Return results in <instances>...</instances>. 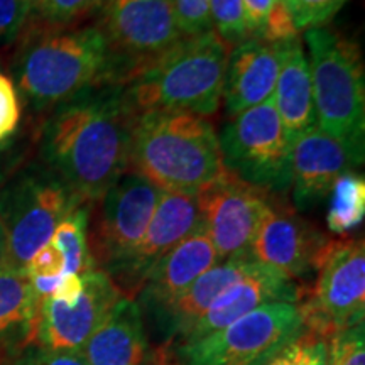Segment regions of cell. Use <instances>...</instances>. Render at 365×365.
I'll use <instances>...</instances> for the list:
<instances>
[{
    "label": "cell",
    "instance_id": "1",
    "mask_svg": "<svg viewBox=\"0 0 365 365\" xmlns=\"http://www.w3.org/2000/svg\"><path fill=\"white\" fill-rule=\"evenodd\" d=\"M135 118L124 85H90L51 108L41 127L39 161L85 203H97L129 170Z\"/></svg>",
    "mask_w": 365,
    "mask_h": 365
},
{
    "label": "cell",
    "instance_id": "2",
    "mask_svg": "<svg viewBox=\"0 0 365 365\" xmlns=\"http://www.w3.org/2000/svg\"><path fill=\"white\" fill-rule=\"evenodd\" d=\"M108 48L98 26L27 27L12 61L14 80L36 110H51L90 85L107 80Z\"/></svg>",
    "mask_w": 365,
    "mask_h": 365
},
{
    "label": "cell",
    "instance_id": "3",
    "mask_svg": "<svg viewBox=\"0 0 365 365\" xmlns=\"http://www.w3.org/2000/svg\"><path fill=\"white\" fill-rule=\"evenodd\" d=\"M129 170L170 193L198 195L225 171L218 134L190 112H145L132 130Z\"/></svg>",
    "mask_w": 365,
    "mask_h": 365
},
{
    "label": "cell",
    "instance_id": "4",
    "mask_svg": "<svg viewBox=\"0 0 365 365\" xmlns=\"http://www.w3.org/2000/svg\"><path fill=\"white\" fill-rule=\"evenodd\" d=\"M230 44L215 31L188 36L124 85L137 115L190 112L212 115L222 102Z\"/></svg>",
    "mask_w": 365,
    "mask_h": 365
},
{
    "label": "cell",
    "instance_id": "5",
    "mask_svg": "<svg viewBox=\"0 0 365 365\" xmlns=\"http://www.w3.org/2000/svg\"><path fill=\"white\" fill-rule=\"evenodd\" d=\"M317 125L352 148L365 149V73L355 41L327 26L307 31Z\"/></svg>",
    "mask_w": 365,
    "mask_h": 365
},
{
    "label": "cell",
    "instance_id": "6",
    "mask_svg": "<svg viewBox=\"0 0 365 365\" xmlns=\"http://www.w3.org/2000/svg\"><path fill=\"white\" fill-rule=\"evenodd\" d=\"M86 205L41 161L0 181V220L7 232V266L24 271L29 259L51 240L56 227Z\"/></svg>",
    "mask_w": 365,
    "mask_h": 365
},
{
    "label": "cell",
    "instance_id": "7",
    "mask_svg": "<svg viewBox=\"0 0 365 365\" xmlns=\"http://www.w3.org/2000/svg\"><path fill=\"white\" fill-rule=\"evenodd\" d=\"M107 39V80L125 85L185 36L173 0H108L98 24Z\"/></svg>",
    "mask_w": 365,
    "mask_h": 365
},
{
    "label": "cell",
    "instance_id": "8",
    "mask_svg": "<svg viewBox=\"0 0 365 365\" xmlns=\"http://www.w3.org/2000/svg\"><path fill=\"white\" fill-rule=\"evenodd\" d=\"M218 140L227 171L269 193L289 190L291 140L272 97L232 117Z\"/></svg>",
    "mask_w": 365,
    "mask_h": 365
},
{
    "label": "cell",
    "instance_id": "9",
    "mask_svg": "<svg viewBox=\"0 0 365 365\" xmlns=\"http://www.w3.org/2000/svg\"><path fill=\"white\" fill-rule=\"evenodd\" d=\"M318 277L308 298L298 304L304 330L328 340L335 333L364 323V240H330L317 267Z\"/></svg>",
    "mask_w": 365,
    "mask_h": 365
},
{
    "label": "cell",
    "instance_id": "10",
    "mask_svg": "<svg viewBox=\"0 0 365 365\" xmlns=\"http://www.w3.org/2000/svg\"><path fill=\"white\" fill-rule=\"evenodd\" d=\"M303 331L298 304L269 303L222 330L180 346L185 365H261Z\"/></svg>",
    "mask_w": 365,
    "mask_h": 365
},
{
    "label": "cell",
    "instance_id": "11",
    "mask_svg": "<svg viewBox=\"0 0 365 365\" xmlns=\"http://www.w3.org/2000/svg\"><path fill=\"white\" fill-rule=\"evenodd\" d=\"M163 191L139 173L127 170L98 200L90 252L103 272L112 274L137 247Z\"/></svg>",
    "mask_w": 365,
    "mask_h": 365
},
{
    "label": "cell",
    "instance_id": "12",
    "mask_svg": "<svg viewBox=\"0 0 365 365\" xmlns=\"http://www.w3.org/2000/svg\"><path fill=\"white\" fill-rule=\"evenodd\" d=\"M274 193L223 171L196 195L200 222L207 228L218 261L250 255V247Z\"/></svg>",
    "mask_w": 365,
    "mask_h": 365
},
{
    "label": "cell",
    "instance_id": "13",
    "mask_svg": "<svg viewBox=\"0 0 365 365\" xmlns=\"http://www.w3.org/2000/svg\"><path fill=\"white\" fill-rule=\"evenodd\" d=\"M83 279V294L73 304L41 298L31 344L44 350H81L113 307L125 298L108 274L100 269L85 274Z\"/></svg>",
    "mask_w": 365,
    "mask_h": 365
},
{
    "label": "cell",
    "instance_id": "14",
    "mask_svg": "<svg viewBox=\"0 0 365 365\" xmlns=\"http://www.w3.org/2000/svg\"><path fill=\"white\" fill-rule=\"evenodd\" d=\"M328 242L312 223L272 195L255 232L250 255L262 266L294 281L317 271Z\"/></svg>",
    "mask_w": 365,
    "mask_h": 365
},
{
    "label": "cell",
    "instance_id": "15",
    "mask_svg": "<svg viewBox=\"0 0 365 365\" xmlns=\"http://www.w3.org/2000/svg\"><path fill=\"white\" fill-rule=\"evenodd\" d=\"M196 195L163 191L137 247L115 271L108 274L122 294L140 293L154 266L198 225Z\"/></svg>",
    "mask_w": 365,
    "mask_h": 365
},
{
    "label": "cell",
    "instance_id": "16",
    "mask_svg": "<svg viewBox=\"0 0 365 365\" xmlns=\"http://www.w3.org/2000/svg\"><path fill=\"white\" fill-rule=\"evenodd\" d=\"M364 150L328 135L318 125L291 140V193L298 210L313 208L341 175L362 166Z\"/></svg>",
    "mask_w": 365,
    "mask_h": 365
},
{
    "label": "cell",
    "instance_id": "17",
    "mask_svg": "<svg viewBox=\"0 0 365 365\" xmlns=\"http://www.w3.org/2000/svg\"><path fill=\"white\" fill-rule=\"evenodd\" d=\"M299 299L301 289L294 281L287 279L281 272L272 271L255 261L254 267L242 279L232 284L213 301L207 313L182 336V344L200 340L210 333L222 330L262 304H296Z\"/></svg>",
    "mask_w": 365,
    "mask_h": 365
},
{
    "label": "cell",
    "instance_id": "18",
    "mask_svg": "<svg viewBox=\"0 0 365 365\" xmlns=\"http://www.w3.org/2000/svg\"><path fill=\"white\" fill-rule=\"evenodd\" d=\"M218 262L207 228L198 222V225L154 266L140 289V301L145 307L164 312L203 272Z\"/></svg>",
    "mask_w": 365,
    "mask_h": 365
},
{
    "label": "cell",
    "instance_id": "19",
    "mask_svg": "<svg viewBox=\"0 0 365 365\" xmlns=\"http://www.w3.org/2000/svg\"><path fill=\"white\" fill-rule=\"evenodd\" d=\"M279 75V46L250 36L228 54L222 97L228 113L261 105L274 95Z\"/></svg>",
    "mask_w": 365,
    "mask_h": 365
},
{
    "label": "cell",
    "instance_id": "20",
    "mask_svg": "<svg viewBox=\"0 0 365 365\" xmlns=\"http://www.w3.org/2000/svg\"><path fill=\"white\" fill-rule=\"evenodd\" d=\"M277 46H279V75L272 98L286 135L293 140L296 135L317 125L312 73L299 36Z\"/></svg>",
    "mask_w": 365,
    "mask_h": 365
},
{
    "label": "cell",
    "instance_id": "21",
    "mask_svg": "<svg viewBox=\"0 0 365 365\" xmlns=\"http://www.w3.org/2000/svg\"><path fill=\"white\" fill-rule=\"evenodd\" d=\"M81 352L90 365H144L148 339L139 304L130 298L118 301Z\"/></svg>",
    "mask_w": 365,
    "mask_h": 365
},
{
    "label": "cell",
    "instance_id": "22",
    "mask_svg": "<svg viewBox=\"0 0 365 365\" xmlns=\"http://www.w3.org/2000/svg\"><path fill=\"white\" fill-rule=\"evenodd\" d=\"M254 264L255 259H252V255L232 257L203 272L175 303L163 312L166 314V322L171 330L182 339L191 330V327L207 313L213 301L223 291L242 279L254 267Z\"/></svg>",
    "mask_w": 365,
    "mask_h": 365
},
{
    "label": "cell",
    "instance_id": "23",
    "mask_svg": "<svg viewBox=\"0 0 365 365\" xmlns=\"http://www.w3.org/2000/svg\"><path fill=\"white\" fill-rule=\"evenodd\" d=\"M39 301L26 271L11 266L0 269V341L11 336H19L24 344L33 341Z\"/></svg>",
    "mask_w": 365,
    "mask_h": 365
},
{
    "label": "cell",
    "instance_id": "24",
    "mask_svg": "<svg viewBox=\"0 0 365 365\" xmlns=\"http://www.w3.org/2000/svg\"><path fill=\"white\" fill-rule=\"evenodd\" d=\"M93 203L81 205L70 213L54 230L51 242L65 255V272L85 276L95 271L93 257L88 244V218Z\"/></svg>",
    "mask_w": 365,
    "mask_h": 365
},
{
    "label": "cell",
    "instance_id": "25",
    "mask_svg": "<svg viewBox=\"0 0 365 365\" xmlns=\"http://www.w3.org/2000/svg\"><path fill=\"white\" fill-rule=\"evenodd\" d=\"M365 217V180L357 173H346L335 181L330 191L327 225L335 234H345L359 227Z\"/></svg>",
    "mask_w": 365,
    "mask_h": 365
},
{
    "label": "cell",
    "instance_id": "26",
    "mask_svg": "<svg viewBox=\"0 0 365 365\" xmlns=\"http://www.w3.org/2000/svg\"><path fill=\"white\" fill-rule=\"evenodd\" d=\"M261 365H328V340L303 328Z\"/></svg>",
    "mask_w": 365,
    "mask_h": 365
},
{
    "label": "cell",
    "instance_id": "27",
    "mask_svg": "<svg viewBox=\"0 0 365 365\" xmlns=\"http://www.w3.org/2000/svg\"><path fill=\"white\" fill-rule=\"evenodd\" d=\"M210 19L213 31L230 46L250 38L242 0H210Z\"/></svg>",
    "mask_w": 365,
    "mask_h": 365
},
{
    "label": "cell",
    "instance_id": "28",
    "mask_svg": "<svg viewBox=\"0 0 365 365\" xmlns=\"http://www.w3.org/2000/svg\"><path fill=\"white\" fill-rule=\"evenodd\" d=\"M328 365H365L364 323L328 339Z\"/></svg>",
    "mask_w": 365,
    "mask_h": 365
},
{
    "label": "cell",
    "instance_id": "29",
    "mask_svg": "<svg viewBox=\"0 0 365 365\" xmlns=\"http://www.w3.org/2000/svg\"><path fill=\"white\" fill-rule=\"evenodd\" d=\"M349 0H286L298 31L325 26Z\"/></svg>",
    "mask_w": 365,
    "mask_h": 365
},
{
    "label": "cell",
    "instance_id": "30",
    "mask_svg": "<svg viewBox=\"0 0 365 365\" xmlns=\"http://www.w3.org/2000/svg\"><path fill=\"white\" fill-rule=\"evenodd\" d=\"M31 16V0H0V48H7L19 39Z\"/></svg>",
    "mask_w": 365,
    "mask_h": 365
},
{
    "label": "cell",
    "instance_id": "31",
    "mask_svg": "<svg viewBox=\"0 0 365 365\" xmlns=\"http://www.w3.org/2000/svg\"><path fill=\"white\" fill-rule=\"evenodd\" d=\"M178 27L182 36H200L212 31L210 0H173Z\"/></svg>",
    "mask_w": 365,
    "mask_h": 365
},
{
    "label": "cell",
    "instance_id": "32",
    "mask_svg": "<svg viewBox=\"0 0 365 365\" xmlns=\"http://www.w3.org/2000/svg\"><path fill=\"white\" fill-rule=\"evenodd\" d=\"M91 2L93 0H39L33 14L48 24L68 26L71 21L91 11Z\"/></svg>",
    "mask_w": 365,
    "mask_h": 365
},
{
    "label": "cell",
    "instance_id": "33",
    "mask_svg": "<svg viewBox=\"0 0 365 365\" xmlns=\"http://www.w3.org/2000/svg\"><path fill=\"white\" fill-rule=\"evenodd\" d=\"M21 122V100L9 76L0 73V143H6Z\"/></svg>",
    "mask_w": 365,
    "mask_h": 365
},
{
    "label": "cell",
    "instance_id": "34",
    "mask_svg": "<svg viewBox=\"0 0 365 365\" xmlns=\"http://www.w3.org/2000/svg\"><path fill=\"white\" fill-rule=\"evenodd\" d=\"M24 271L29 279H34V277H58L65 274V255L49 240L29 259Z\"/></svg>",
    "mask_w": 365,
    "mask_h": 365
},
{
    "label": "cell",
    "instance_id": "35",
    "mask_svg": "<svg viewBox=\"0 0 365 365\" xmlns=\"http://www.w3.org/2000/svg\"><path fill=\"white\" fill-rule=\"evenodd\" d=\"M22 365H90L81 350H44L38 349Z\"/></svg>",
    "mask_w": 365,
    "mask_h": 365
},
{
    "label": "cell",
    "instance_id": "36",
    "mask_svg": "<svg viewBox=\"0 0 365 365\" xmlns=\"http://www.w3.org/2000/svg\"><path fill=\"white\" fill-rule=\"evenodd\" d=\"M281 2L282 0H242L250 36L257 38L262 33L267 19Z\"/></svg>",
    "mask_w": 365,
    "mask_h": 365
},
{
    "label": "cell",
    "instance_id": "37",
    "mask_svg": "<svg viewBox=\"0 0 365 365\" xmlns=\"http://www.w3.org/2000/svg\"><path fill=\"white\" fill-rule=\"evenodd\" d=\"M85 291V279L80 274H70L65 272L59 277V282L54 289L51 298L61 301L65 304H73L76 299L83 294Z\"/></svg>",
    "mask_w": 365,
    "mask_h": 365
},
{
    "label": "cell",
    "instance_id": "38",
    "mask_svg": "<svg viewBox=\"0 0 365 365\" xmlns=\"http://www.w3.org/2000/svg\"><path fill=\"white\" fill-rule=\"evenodd\" d=\"M9 259V242H7V232L4 227L2 220H0V269L7 266Z\"/></svg>",
    "mask_w": 365,
    "mask_h": 365
},
{
    "label": "cell",
    "instance_id": "39",
    "mask_svg": "<svg viewBox=\"0 0 365 365\" xmlns=\"http://www.w3.org/2000/svg\"><path fill=\"white\" fill-rule=\"evenodd\" d=\"M7 143H0V164L4 163V158H6V149H7ZM0 178H2V175H0Z\"/></svg>",
    "mask_w": 365,
    "mask_h": 365
},
{
    "label": "cell",
    "instance_id": "40",
    "mask_svg": "<svg viewBox=\"0 0 365 365\" xmlns=\"http://www.w3.org/2000/svg\"><path fill=\"white\" fill-rule=\"evenodd\" d=\"M107 2L108 0H93V2H91V9H102Z\"/></svg>",
    "mask_w": 365,
    "mask_h": 365
},
{
    "label": "cell",
    "instance_id": "41",
    "mask_svg": "<svg viewBox=\"0 0 365 365\" xmlns=\"http://www.w3.org/2000/svg\"><path fill=\"white\" fill-rule=\"evenodd\" d=\"M39 2V0H31V4H33V9H34V6H36V4H38Z\"/></svg>",
    "mask_w": 365,
    "mask_h": 365
},
{
    "label": "cell",
    "instance_id": "42",
    "mask_svg": "<svg viewBox=\"0 0 365 365\" xmlns=\"http://www.w3.org/2000/svg\"><path fill=\"white\" fill-rule=\"evenodd\" d=\"M163 365H176V364H171V362H164Z\"/></svg>",
    "mask_w": 365,
    "mask_h": 365
},
{
    "label": "cell",
    "instance_id": "43",
    "mask_svg": "<svg viewBox=\"0 0 365 365\" xmlns=\"http://www.w3.org/2000/svg\"><path fill=\"white\" fill-rule=\"evenodd\" d=\"M282 2H286V0H282Z\"/></svg>",
    "mask_w": 365,
    "mask_h": 365
}]
</instances>
